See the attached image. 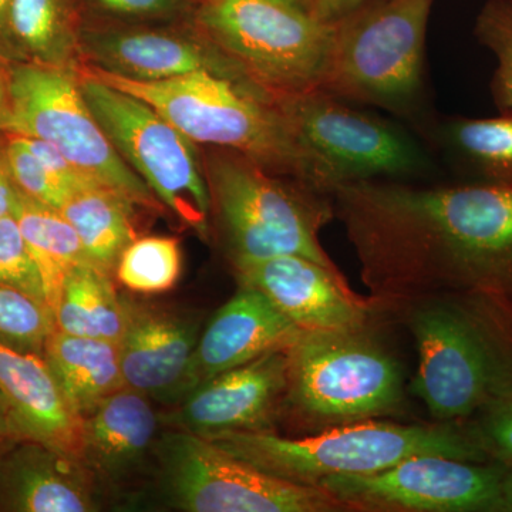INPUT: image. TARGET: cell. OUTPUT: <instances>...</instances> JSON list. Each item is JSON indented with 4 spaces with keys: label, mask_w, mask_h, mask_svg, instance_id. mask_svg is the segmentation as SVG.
Instances as JSON below:
<instances>
[{
    "label": "cell",
    "mask_w": 512,
    "mask_h": 512,
    "mask_svg": "<svg viewBox=\"0 0 512 512\" xmlns=\"http://www.w3.org/2000/svg\"><path fill=\"white\" fill-rule=\"evenodd\" d=\"M332 198L384 318L426 299H471L512 315V185L359 181Z\"/></svg>",
    "instance_id": "cell-1"
},
{
    "label": "cell",
    "mask_w": 512,
    "mask_h": 512,
    "mask_svg": "<svg viewBox=\"0 0 512 512\" xmlns=\"http://www.w3.org/2000/svg\"><path fill=\"white\" fill-rule=\"evenodd\" d=\"M93 77L144 101L192 143L238 151L272 173L332 194L329 168L296 136L281 97L231 59L224 67L143 82L93 67Z\"/></svg>",
    "instance_id": "cell-2"
},
{
    "label": "cell",
    "mask_w": 512,
    "mask_h": 512,
    "mask_svg": "<svg viewBox=\"0 0 512 512\" xmlns=\"http://www.w3.org/2000/svg\"><path fill=\"white\" fill-rule=\"evenodd\" d=\"M390 318L416 342L410 392L433 421H468L512 392V315L471 299H426Z\"/></svg>",
    "instance_id": "cell-3"
},
{
    "label": "cell",
    "mask_w": 512,
    "mask_h": 512,
    "mask_svg": "<svg viewBox=\"0 0 512 512\" xmlns=\"http://www.w3.org/2000/svg\"><path fill=\"white\" fill-rule=\"evenodd\" d=\"M208 440L266 474L309 487L328 477L379 473L406 458L429 454L491 461L470 421L366 420L306 436L231 431Z\"/></svg>",
    "instance_id": "cell-4"
},
{
    "label": "cell",
    "mask_w": 512,
    "mask_h": 512,
    "mask_svg": "<svg viewBox=\"0 0 512 512\" xmlns=\"http://www.w3.org/2000/svg\"><path fill=\"white\" fill-rule=\"evenodd\" d=\"M382 322L342 332H301L286 348L281 421L299 436L404 412L402 363L379 333Z\"/></svg>",
    "instance_id": "cell-5"
},
{
    "label": "cell",
    "mask_w": 512,
    "mask_h": 512,
    "mask_svg": "<svg viewBox=\"0 0 512 512\" xmlns=\"http://www.w3.org/2000/svg\"><path fill=\"white\" fill-rule=\"evenodd\" d=\"M211 211L232 266L279 255H301L339 269L319 234L336 218L332 194L296 178L276 177L238 151L211 158Z\"/></svg>",
    "instance_id": "cell-6"
},
{
    "label": "cell",
    "mask_w": 512,
    "mask_h": 512,
    "mask_svg": "<svg viewBox=\"0 0 512 512\" xmlns=\"http://www.w3.org/2000/svg\"><path fill=\"white\" fill-rule=\"evenodd\" d=\"M434 0H373L333 22L322 90L410 114L423 93L427 25Z\"/></svg>",
    "instance_id": "cell-7"
},
{
    "label": "cell",
    "mask_w": 512,
    "mask_h": 512,
    "mask_svg": "<svg viewBox=\"0 0 512 512\" xmlns=\"http://www.w3.org/2000/svg\"><path fill=\"white\" fill-rule=\"evenodd\" d=\"M198 18L212 45L276 97L322 90L333 23L279 0H205Z\"/></svg>",
    "instance_id": "cell-8"
},
{
    "label": "cell",
    "mask_w": 512,
    "mask_h": 512,
    "mask_svg": "<svg viewBox=\"0 0 512 512\" xmlns=\"http://www.w3.org/2000/svg\"><path fill=\"white\" fill-rule=\"evenodd\" d=\"M3 128L56 147L94 183L136 205L160 207L154 192L120 156L84 99L79 80L56 66L23 64L9 76V111Z\"/></svg>",
    "instance_id": "cell-9"
},
{
    "label": "cell",
    "mask_w": 512,
    "mask_h": 512,
    "mask_svg": "<svg viewBox=\"0 0 512 512\" xmlns=\"http://www.w3.org/2000/svg\"><path fill=\"white\" fill-rule=\"evenodd\" d=\"M156 450L165 498L178 511H345L323 488L266 474L197 434L173 429Z\"/></svg>",
    "instance_id": "cell-10"
},
{
    "label": "cell",
    "mask_w": 512,
    "mask_h": 512,
    "mask_svg": "<svg viewBox=\"0 0 512 512\" xmlns=\"http://www.w3.org/2000/svg\"><path fill=\"white\" fill-rule=\"evenodd\" d=\"M84 99L134 173L181 221L207 234L211 194L194 144L144 101L86 73Z\"/></svg>",
    "instance_id": "cell-11"
},
{
    "label": "cell",
    "mask_w": 512,
    "mask_h": 512,
    "mask_svg": "<svg viewBox=\"0 0 512 512\" xmlns=\"http://www.w3.org/2000/svg\"><path fill=\"white\" fill-rule=\"evenodd\" d=\"M281 106L299 140L329 168L335 188L431 170L429 154L407 131L325 90L281 97Z\"/></svg>",
    "instance_id": "cell-12"
},
{
    "label": "cell",
    "mask_w": 512,
    "mask_h": 512,
    "mask_svg": "<svg viewBox=\"0 0 512 512\" xmlns=\"http://www.w3.org/2000/svg\"><path fill=\"white\" fill-rule=\"evenodd\" d=\"M504 463L446 456L406 458L366 476H335L320 481L355 512H505Z\"/></svg>",
    "instance_id": "cell-13"
},
{
    "label": "cell",
    "mask_w": 512,
    "mask_h": 512,
    "mask_svg": "<svg viewBox=\"0 0 512 512\" xmlns=\"http://www.w3.org/2000/svg\"><path fill=\"white\" fill-rule=\"evenodd\" d=\"M238 285L256 289L302 332H342L383 322L379 303L350 289L339 269L301 255L232 266Z\"/></svg>",
    "instance_id": "cell-14"
},
{
    "label": "cell",
    "mask_w": 512,
    "mask_h": 512,
    "mask_svg": "<svg viewBox=\"0 0 512 512\" xmlns=\"http://www.w3.org/2000/svg\"><path fill=\"white\" fill-rule=\"evenodd\" d=\"M288 386L286 349L274 350L198 384L164 417L204 439L231 431H276Z\"/></svg>",
    "instance_id": "cell-15"
},
{
    "label": "cell",
    "mask_w": 512,
    "mask_h": 512,
    "mask_svg": "<svg viewBox=\"0 0 512 512\" xmlns=\"http://www.w3.org/2000/svg\"><path fill=\"white\" fill-rule=\"evenodd\" d=\"M126 303V329L119 342L124 386L154 402L175 406L190 393L201 319L168 306L128 298Z\"/></svg>",
    "instance_id": "cell-16"
},
{
    "label": "cell",
    "mask_w": 512,
    "mask_h": 512,
    "mask_svg": "<svg viewBox=\"0 0 512 512\" xmlns=\"http://www.w3.org/2000/svg\"><path fill=\"white\" fill-rule=\"evenodd\" d=\"M202 329L190 372V392L211 377L245 365L265 353L288 348L302 330L265 295L238 285Z\"/></svg>",
    "instance_id": "cell-17"
},
{
    "label": "cell",
    "mask_w": 512,
    "mask_h": 512,
    "mask_svg": "<svg viewBox=\"0 0 512 512\" xmlns=\"http://www.w3.org/2000/svg\"><path fill=\"white\" fill-rule=\"evenodd\" d=\"M97 510L93 477L77 458L29 440L16 441L0 456V511Z\"/></svg>",
    "instance_id": "cell-18"
},
{
    "label": "cell",
    "mask_w": 512,
    "mask_h": 512,
    "mask_svg": "<svg viewBox=\"0 0 512 512\" xmlns=\"http://www.w3.org/2000/svg\"><path fill=\"white\" fill-rule=\"evenodd\" d=\"M0 394L19 441H37L79 460L82 419L64 399L43 356L0 342Z\"/></svg>",
    "instance_id": "cell-19"
},
{
    "label": "cell",
    "mask_w": 512,
    "mask_h": 512,
    "mask_svg": "<svg viewBox=\"0 0 512 512\" xmlns=\"http://www.w3.org/2000/svg\"><path fill=\"white\" fill-rule=\"evenodd\" d=\"M158 424L151 400L123 387L82 420L79 461L93 480H126L157 446Z\"/></svg>",
    "instance_id": "cell-20"
},
{
    "label": "cell",
    "mask_w": 512,
    "mask_h": 512,
    "mask_svg": "<svg viewBox=\"0 0 512 512\" xmlns=\"http://www.w3.org/2000/svg\"><path fill=\"white\" fill-rule=\"evenodd\" d=\"M87 50L99 69L143 82L220 69L231 62L217 46L205 47L187 37L156 30L101 33L87 39Z\"/></svg>",
    "instance_id": "cell-21"
},
{
    "label": "cell",
    "mask_w": 512,
    "mask_h": 512,
    "mask_svg": "<svg viewBox=\"0 0 512 512\" xmlns=\"http://www.w3.org/2000/svg\"><path fill=\"white\" fill-rule=\"evenodd\" d=\"M43 359L74 413L84 419L101 402L123 389L119 343L67 335L55 330Z\"/></svg>",
    "instance_id": "cell-22"
},
{
    "label": "cell",
    "mask_w": 512,
    "mask_h": 512,
    "mask_svg": "<svg viewBox=\"0 0 512 512\" xmlns=\"http://www.w3.org/2000/svg\"><path fill=\"white\" fill-rule=\"evenodd\" d=\"M111 276L93 262L70 269L53 308L56 329L119 343L126 329L127 303L114 288Z\"/></svg>",
    "instance_id": "cell-23"
},
{
    "label": "cell",
    "mask_w": 512,
    "mask_h": 512,
    "mask_svg": "<svg viewBox=\"0 0 512 512\" xmlns=\"http://www.w3.org/2000/svg\"><path fill=\"white\" fill-rule=\"evenodd\" d=\"M134 207L120 192L92 184L74 191L59 211L79 235L87 258L113 274L124 249L137 238Z\"/></svg>",
    "instance_id": "cell-24"
},
{
    "label": "cell",
    "mask_w": 512,
    "mask_h": 512,
    "mask_svg": "<svg viewBox=\"0 0 512 512\" xmlns=\"http://www.w3.org/2000/svg\"><path fill=\"white\" fill-rule=\"evenodd\" d=\"M439 138L467 181L512 185V111L487 119L454 117L440 127Z\"/></svg>",
    "instance_id": "cell-25"
},
{
    "label": "cell",
    "mask_w": 512,
    "mask_h": 512,
    "mask_svg": "<svg viewBox=\"0 0 512 512\" xmlns=\"http://www.w3.org/2000/svg\"><path fill=\"white\" fill-rule=\"evenodd\" d=\"M15 218L39 266L46 302L53 311L67 272L76 265L92 261L87 258L72 224L56 208L22 194Z\"/></svg>",
    "instance_id": "cell-26"
},
{
    "label": "cell",
    "mask_w": 512,
    "mask_h": 512,
    "mask_svg": "<svg viewBox=\"0 0 512 512\" xmlns=\"http://www.w3.org/2000/svg\"><path fill=\"white\" fill-rule=\"evenodd\" d=\"M183 266L180 242L173 237L136 238L121 254L116 275L128 291L151 295L170 291Z\"/></svg>",
    "instance_id": "cell-27"
},
{
    "label": "cell",
    "mask_w": 512,
    "mask_h": 512,
    "mask_svg": "<svg viewBox=\"0 0 512 512\" xmlns=\"http://www.w3.org/2000/svg\"><path fill=\"white\" fill-rule=\"evenodd\" d=\"M69 0H12L9 26L32 52L63 56L72 40Z\"/></svg>",
    "instance_id": "cell-28"
},
{
    "label": "cell",
    "mask_w": 512,
    "mask_h": 512,
    "mask_svg": "<svg viewBox=\"0 0 512 512\" xmlns=\"http://www.w3.org/2000/svg\"><path fill=\"white\" fill-rule=\"evenodd\" d=\"M55 330V313L47 303L0 285V342L20 352L43 356Z\"/></svg>",
    "instance_id": "cell-29"
},
{
    "label": "cell",
    "mask_w": 512,
    "mask_h": 512,
    "mask_svg": "<svg viewBox=\"0 0 512 512\" xmlns=\"http://www.w3.org/2000/svg\"><path fill=\"white\" fill-rule=\"evenodd\" d=\"M474 33L497 62L491 80L495 106L498 111H512V0H487Z\"/></svg>",
    "instance_id": "cell-30"
},
{
    "label": "cell",
    "mask_w": 512,
    "mask_h": 512,
    "mask_svg": "<svg viewBox=\"0 0 512 512\" xmlns=\"http://www.w3.org/2000/svg\"><path fill=\"white\" fill-rule=\"evenodd\" d=\"M0 285L47 303L42 274L15 215L0 218Z\"/></svg>",
    "instance_id": "cell-31"
},
{
    "label": "cell",
    "mask_w": 512,
    "mask_h": 512,
    "mask_svg": "<svg viewBox=\"0 0 512 512\" xmlns=\"http://www.w3.org/2000/svg\"><path fill=\"white\" fill-rule=\"evenodd\" d=\"M5 158L13 181L23 195L60 210L69 194L50 177L35 154L26 146L22 136L15 134L10 138Z\"/></svg>",
    "instance_id": "cell-32"
},
{
    "label": "cell",
    "mask_w": 512,
    "mask_h": 512,
    "mask_svg": "<svg viewBox=\"0 0 512 512\" xmlns=\"http://www.w3.org/2000/svg\"><path fill=\"white\" fill-rule=\"evenodd\" d=\"M491 461H512V392L468 420Z\"/></svg>",
    "instance_id": "cell-33"
},
{
    "label": "cell",
    "mask_w": 512,
    "mask_h": 512,
    "mask_svg": "<svg viewBox=\"0 0 512 512\" xmlns=\"http://www.w3.org/2000/svg\"><path fill=\"white\" fill-rule=\"evenodd\" d=\"M22 138L25 140L29 150L32 151L37 160L40 161V164L45 167L50 177L69 194V197L74 191L80 190V188L97 184L90 180V178H87L86 175L80 173V171L67 160L66 156L60 153L52 144L40 140V138L28 136H22Z\"/></svg>",
    "instance_id": "cell-34"
},
{
    "label": "cell",
    "mask_w": 512,
    "mask_h": 512,
    "mask_svg": "<svg viewBox=\"0 0 512 512\" xmlns=\"http://www.w3.org/2000/svg\"><path fill=\"white\" fill-rule=\"evenodd\" d=\"M104 9L124 16L150 18L171 15L180 9L181 0H97Z\"/></svg>",
    "instance_id": "cell-35"
},
{
    "label": "cell",
    "mask_w": 512,
    "mask_h": 512,
    "mask_svg": "<svg viewBox=\"0 0 512 512\" xmlns=\"http://www.w3.org/2000/svg\"><path fill=\"white\" fill-rule=\"evenodd\" d=\"M373 0H306V12L322 22L333 23Z\"/></svg>",
    "instance_id": "cell-36"
},
{
    "label": "cell",
    "mask_w": 512,
    "mask_h": 512,
    "mask_svg": "<svg viewBox=\"0 0 512 512\" xmlns=\"http://www.w3.org/2000/svg\"><path fill=\"white\" fill-rule=\"evenodd\" d=\"M20 197H22V192L13 181L8 161L5 156L0 157V218L15 215Z\"/></svg>",
    "instance_id": "cell-37"
},
{
    "label": "cell",
    "mask_w": 512,
    "mask_h": 512,
    "mask_svg": "<svg viewBox=\"0 0 512 512\" xmlns=\"http://www.w3.org/2000/svg\"><path fill=\"white\" fill-rule=\"evenodd\" d=\"M16 441L19 440L12 419H10L8 403H6L5 397L0 394V456L6 448L12 446Z\"/></svg>",
    "instance_id": "cell-38"
},
{
    "label": "cell",
    "mask_w": 512,
    "mask_h": 512,
    "mask_svg": "<svg viewBox=\"0 0 512 512\" xmlns=\"http://www.w3.org/2000/svg\"><path fill=\"white\" fill-rule=\"evenodd\" d=\"M9 111V77L0 72V127H3Z\"/></svg>",
    "instance_id": "cell-39"
},
{
    "label": "cell",
    "mask_w": 512,
    "mask_h": 512,
    "mask_svg": "<svg viewBox=\"0 0 512 512\" xmlns=\"http://www.w3.org/2000/svg\"><path fill=\"white\" fill-rule=\"evenodd\" d=\"M503 498L505 512H512V461L504 463Z\"/></svg>",
    "instance_id": "cell-40"
},
{
    "label": "cell",
    "mask_w": 512,
    "mask_h": 512,
    "mask_svg": "<svg viewBox=\"0 0 512 512\" xmlns=\"http://www.w3.org/2000/svg\"><path fill=\"white\" fill-rule=\"evenodd\" d=\"M12 0H0V25H9V13Z\"/></svg>",
    "instance_id": "cell-41"
},
{
    "label": "cell",
    "mask_w": 512,
    "mask_h": 512,
    "mask_svg": "<svg viewBox=\"0 0 512 512\" xmlns=\"http://www.w3.org/2000/svg\"><path fill=\"white\" fill-rule=\"evenodd\" d=\"M279 2L288 3V5L306 10V0H279Z\"/></svg>",
    "instance_id": "cell-42"
}]
</instances>
